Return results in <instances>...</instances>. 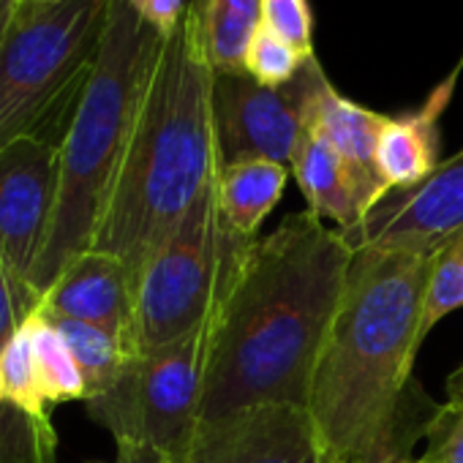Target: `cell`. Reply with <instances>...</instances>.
<instances>
[{
    "mask_svg": "<svg viewBox=\"0 0 463 463\" xmlns=\"http://www.w3.org/2000/svg\"><path fill=\"white\" fill-rule=\"evenodd\" d=\"M433 257L403 249L352 254L306 398L325 463H406L425 436L439 403L414 379V363Z\"/></svg>",
    "mask_w": 463,
    "mask_h": 463,
    "instance_id": "obj_1",
    "label": "cell"
},
{
    "mask_svg": "<svg viewBox=\"0 0 463 463\" xmlns=\"http://www.w3.org/2000/svg\"><path fill=\"white\" fill-rule=\"evenodd\" d=\"M352 254L341 232L311 210L287 215L257 238L210 322L199 428L270 403L306 409Z\"/></svg>",
    "mask_w": 463,
    "mask_h": 463,
    "instance_id": "obj_2",
    "label": "cell"
},
{
    "mask_svg": "<svg viewBox=\"0 0 463 463\" xmlns=\"http://www.w3.org/2000/svg\"><path fill=\"white\" fill-rule=\"evenodd\" d=\"M213 77L185 14L164 44L90 243L118 257L134 281L218 177Z\"/></svg>",
    "mask_w": 463,
    "mask_h": 463,
    "instance_id": "obj_3",
    "label": "cell"
},
{
    "mask_svg": "<svg viewBox=\"0 0 463 463\" xmlns=\"http://www.w3.org/2000/svg\"><path fill=\"white\" fill-rule=\"evenodd\" d=\"M164 44L166 39L131 9L128 0H109V23L96 66L61 142L58 202L31 279L36 303L61 268L93 243Z\"/></svg>",
    "mask_w": 463,
    "mask_h": 463,
    "instance_id": "obj_4",
    "label": "cell"
},
{
    "mask_svg": "<svg viewBox=\"0 0 463 463\" xmlns=\"http://www.w3.org/2000/svg\"><path fill=\"white\" fill-rule=\"evenodd\" d=\"M109 0H25L0 39V147L61 145L96 66Z\"/></svg>",
    "mask_w": 463,
    "mask_h": 463,
    "instance_id": "obj_5",
    "label": "cell"
},
{
    "mask_svg": "<svg viewBox=\"0 0 463 463\" xmlns=\"http://www.w3.org/2000/svg\"><path fill=\"white\" fill-rule=\"evenodd\" d=\"M215 180L177 221L137 279L134 317L126 335L131 354L204 330L243 273L257 238L241 235L223 218Z\"/></svg>",
    "mask_w": 463,
    "mask_h": 463,
    "instance_id": "obj_6",
    "label": "cell"
},
{
    "mask_svg": "<svg viewBox=\"0 0 463 463\" xmlns=\"http://www.w3.org/2000/svg\"><path fill=\"white\" fill-rule=\"evenodd\" d=\"M210 325L188 338L131 354L118 379L85 401L115 444H145L177 455L199 430Z\"/></svg>",
    "mask_w": 463,
    "mask_h": 463,
    "instance_id": "obj_7",
    "label": "cell"
},
{
    "mask_svg": "<svg viewBox=\"0 0 463 463\" xmlns=\"http://www.w3.org/2000/svg\"><path fill=\"white\" fill-rule=\"evenodd\" d=\"M325 82L327 74L317 55L289 85L281 88H268L246 71L215 74L213 126L221 164L268 158L289 166L311 101Z\"/></svg>",
    "mask_w": 463,
    "mask_h": 463,
    "instance_id": "obj_8",
    "label": "cell"
},
{
    "mask_svg": "<svg viewBox=\"0 0 463 463\" xmlns=\"http://www.w3.org/2000/svg\"><path fill=\"white\" fill-rule=\"evenodd\" d=\"M61 183V145L23 137L0 147V254L33 298L31 279L44 251Z\"/></svg>",
    "mask_w": 463,
    "mask_h": 463,
    "instance_id": "obj_9",
    "label": "cell"
},
{
    "mask_svg": "<svg viewBox=\"0 0 463 463\" xmlns=\"http://www.w3.org/2000/svg\"><path fill=\"white\" fill-rule=\"evenodd\" d=\"M346 246L403 249L433 257L463 238V150L409 191H390L357 226L338 229Z\"/></svg>",
    "mask_w": 463,
    "mask_h": 463,
    "instance_id": "obj_10",
    "label": "cell"
},
{
    "mask_svg": "<svg viewBox=\"0 0 463 463\" xmlns=\"http://www.w3.org/2000/svg\"><path fill=\"white\" fill-rule=\"evenodd\" d=\"M166 463H325L306 409L270 403L202 425Z\"/></svg>",
    "mask_w": 463,
    "mask_h": 463,
    "instance_id": "obj_11",
    "label": "cell"
},
{
    "mask_svg": "<svg viewBox=\"0 0 463 463\" xmlns=\"http://www.w3.org/2000/svg\"><path fill=\"white\" fill-rule=\"evenodd\" d=\"M134 295L137 281L131 270L118 257L88 249L61 268L39 298L36 311L47 319H74L104 327L126 341L134 317Z\"/></svg>",
    "mask_w": 463,
    "mask_h": 463,
    "instance_id": "obj_12",
    "label": "cell"
},
{
    "mask_svg": "<svg viewBox=\"0 0 463 463\" xmlns=\"http://www.w3.org/2000/svg\"><path fill=\"white\" fill-rule=\"evenodd\" d=\"M308 120L346 164L360 204L368 215L390 194L376 166V145L387 115L360 107L357 101L341 96L327 80L311 101Z\"/></svg>",
    "mask_w": 463,
    "mask_h": 463,
    "instance_id": "obj_13",
    "label": "cell"
},
{
    "mask_svg": "<svg viewBox=\"0 0 463 463\" xmlns=\"http://www.w3.org/2000/svg\"><path fill=\"white\" fill-rule=\"evenodd\" d=\"M452 88H455V74L447 77L417 112L398 115V118L387 115L376 145V166L390 191H409L420 185L441 164L439 120L452 99Z\"/></svg>",
    "mask_w": 463,
    "mask_h": 463,
    "instance_id": "obj_14",
    "label": "cell"
},
{
    "mask_svg": "<svg viewBox=\"0 0 463 463\" xmlns=\"http://www.w3.org/2000/svg\"><path fill=\"white\" fill-rule=\"evenodd\" d=\"M289 169L308 202V210L322 221H333L335 229H352L365 218L346 164L311 120L303 126Z\"/></svg>",
    "mask_w": 463,
    "mask_h": 463,
    "instance_id": "obj_15",
    "label": "cell"
},
{
    "mask_svg": "<svg viewBox=\"0 0 463 463\" xmlns=\"http://www.w3.org/2000/svg\"><path fill=\"white\" fill-rule=\"evenodd\" d=\"M188 23L213 74H238L262 28V0H191Z\"/></svg>",
    "mask_w": 463,
    "mask_h": 463,
    "instance_id": "obj_16",
    "label": "cell"
},
{
    "mask_svg": "<svg viewBox=\"0 0 463 463\" xmlns=\"http://www.w3.org/2000/svg\"><path fill=\"white\" fill-rule=\"evenodd\" d=\"M289 175V166L268 158H243L221 164L215 188L223 218L241 235L260 238V226L281 202Z\"/></svg>",
    "mask_w": 463,
    "mask_h": 463,
    "instance_id": "obj_17",
    "label": "cell"
},
{
    "mask_svg": "<svg viewBox=\"0 0 463 463\" xmlns=\"http://www.w3.org/2000/svg\"><path fill=\"white\" fill-rule=\"evenodd\" d=\"M61 335L66 338L82 376L88 384V398L109 387L123 365L128 363L131 352L126 341L104 327L88 325V322H74V319H52Z\"/></svg>",
    "mask_w": 463,
    "mask_h": 463,
    "instance_id": "obj_18",
    "label": "cell"
},
{
    "mask_svg": "<svg viewBox=\"0 0 463 463\" xmlns=\"http://www.w3.org/2000/svg\"><path fill=\"white\" fill-rule=\"evenodd\" d=\"M33 357L39 371V384L47 398V403H69V401H88V384L85 376L55 327L52 319L33 311Z\"/></svg>",
    "mask_w": 463,
    "mask_h": 463,
    "instance_id": "obj_19",
    "label": "cell"
},
{
    "mask_svg": "<svg viewBox=\"0 0 463 463\" xmlns=\"http://www.w3.org/2000/svg\"><path fill=\"white\" fill-rule=\"evenodd\" d=\"M58 430L50 411H28L0 398V463H55Z\"/></svg>",
    "mask_w": 463,
    "mask_h": 463,
    "instance_id": "obj_20",
    "label": "cell"
},
{
    "mask_svg": "<svg viewBox=\"0 0 463 463\" xmlns=\"http://www.w3.org/2000/svg\"><path fill=\"white\" fill-rule=\"evenodd\" d=\"M0 398H6L28 411H50V403L39 384L33 357V319L31 314L12 333L0 349Z\"/></svg>",
    "mask_w": 463,
    "mask_h": 463,
    "instance_id": "obj_21",
    "label": "cell"
},
{
    "mask_svg": "<svg viewBox=\"0 0 463 463\" xmlns=\"http://www.w3.org/2000/svg\"><path fill=\"white\" fill-rule=\"evenodd\" d=\"M463 308V238L436 251L422 303V338L452 311Z\"/></svg>",
    "mask_w": 463,
    "mask_h": 463,
    "instance_id": "obj_22",
    "label": "cell"
},
{
    "mask_svg": "<svg viewBox=\"0 0 463 463\" xmlns=\"http://www.w3.org/2000/svg\"><path fill=\"white\" fill-rule=\"evenodd\" d=\"M314 55H306L292 44L281 42L279 36H273L270 31L260 28L246 55V74L268 88H281L289 85Z\"/></svg>",
    "mask_w": 463,
    "mask_h": 463,
    "instance_id": "obj_23",
    "label": "cell"
},
{
    "mask_svg": "<svg viewBox=\"0 0 463 463\" xmlns=\"http://www.w3.org/2000/svg\"><path fill=\"white\" fill-rule=\"evenodd\" d=\"M447 403H441L425 430L428 449L422 463H463V387L447 384Z\"/></svg>",
    "mask_w": 463,
    "mask_h": 463,
    "instance_id": "obj_24",
    "label": "cell"
},
{
    "mask_svg": "<svg viewBox=\"0 0 463 463\" xmlns=\"http://www.w3.org/2000/svg\"><path fill=\"white\" fill-rule=\"evenodd\" d=\"M262 28L295 50L314 55V14L308 0H262Z\"/></svg>",
    "mask_w": 463,
    "mask_h": 463,
    "instance_id": "obj_25",
    "label": "cell"
},
{
    "mask_svg": "<svg viewBox=\"0 0 463 463\" xmlns=\"http://www.w3.org/2000/svg\"><path fill=\"white\" fill-rule=\"evenodd\" d=\"M33 311H36L33 298L20 287L4 254H0V349H4L12 333L23 325V319Z\"/></svg>",
    "mask_w": 463,
    "mask_h": 463,
    "instance_id": "obj_26",
    "label": "cell"
},
{
    "mask_svg": "<svg viewBox=\"0 0 463 463\" xmlns=\"http://www.w3.org/2000/svg\"><path fill=\"white\" fill-rule=\"evenodd\" d=\"M131 9L164 39H169L188 14L191 0H128Z\"/></svg>",
    "mask_w": 463,
    "mask_h": 463,
    "instance_id": "obj_27",
    "label": "cell"
},
{
    "mask_svg": "<svg viewBox=\"0 0 463 463\" xmlns=\"http://www.w3.org/2000/svg\"><path fill=\"white\" fill-rule=\"evenodd\" d=\"M88 463H166V455L145 444H118L115 460H88Z\"/></svg>",
    "mask_w": 463,
    "mask_h": 463,
    "instance_id": "obj_28",
    "label": "cell"
},
{
    "mask_svg": "<svg viewBox=\"0 0 463 463\" xmlns=\"http://www.w3.org/2000/svg\"><path fill=\"white\" fill-rule=\"evenodd\" d=\"M25 0H0V39L6 36V31L12 28L14 17L20 14Z\"/></svg>",
    "mask_w": 463,
    "mask_h": 463,
    "instance_id": "obj_29",
    "label": "cell"
},
{
    "mask_svg": "<svg viewBox=\"0 0 463 463\" xmlns=\"http://www.w3.org/2000/svg\"><path fill=\"white\" fill-rule=\"evenodd\" d=\"M447 384H458V387H463V363H460V368L449 376V382Z\"/></svg>",
    "mask_w": 463,
    "mask_h": 463,
    "instance_id": "obj_30",
    "label": "cell"
},
{
    "mask_svg": "<svg viewBox=\"0 0 463 463\" xmlns=\"http://www.w3.org/2000/svg\"><path fill=\"white\" fill-rule=\"evenodd\" d=\"M406 463H422V460H406Z\"/></svg>",
    "mask_w": 463,
    "mask_h": 463,
    "instance_id": "obj_31",
    "label": "cell"
}]
</instances>
